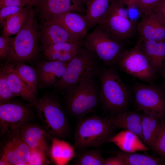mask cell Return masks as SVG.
Wrapping results in <instances>:
<instances>
[{"label":"cell","instance_id":"obj_24","mask_svg":"<svg viewBox=\"0 0 165 165\" xmlns=\"http://www.w3.org/2000/svg\"><path fill=\"white\" fill-rule=\"evenodd\" d=\"M142 111L141 126L144 144L154 151L161 118L155 113Z\"/></svg>","mask_w":165,"mask_h":165},{"label":"cell","instance_id":"obj_10","mask_svg":"<svg viewBox=\"0 0 165 165\" xmlns=\"http://www.w3.org/2000/svg\"><path fill=\"white\" fill-rule=\"evenodd\" d=\"M137 22L124 16L109 7L97 25L113 38L120 41L129 39L137 33Z\"/></svg>","mask_w":165,"mask_h":165},{"label":"cell","instance_id":"obj_35","mask_svg":"<svg viewBox=\"0 0 165 165\" xmlns=\"http://www.w3.org/2000/svg\"><path fill=\"white\" fill-rule=\"evenodd\" d=\"M160 0H138L137 8L140 15L147 13L152 11L155 6Z\"/></svg>","mask_w":165,"mask_h":165},{"label":"cell","instance_id":"obj_18","mask_svg":"<svg viewBox=\"0 0 165 165\" xmlns=\"http://www.w3.org/2000/svg\"><path fill=\"white\" fill-rule=\"evenodd\" d=\"M108 119L115 129H122L131 131L144 143L141 126L142 113L126 111Z\"/></svg>","mask_w":165,"mask_h":165},{"label":"cell","instance_id":"obj_37","mask_svg":"<svg viewBox=\"0 0 165 165\" xmlns=\"http://www.w3.org/2000/svg\"><path fill=\"white\" fill-rule=\"evenodd\" d=\"M152 11L165 26V0H160L153 7Z\"/></svg>","mask_w":165,"mask_h":165},{"label":"cell","instance_id":"obj_33","mask_svg":"<svg viewBox=\"0 0 165 165\" xmlns=\"http://www.w3.org/2000/svg\"><path fill=\"white\" fill-rule=\"evenodd\" d=\"M23 8L9 6L0 8V23L1 25L3 27L10 19L20 12Z\"/></svg>","mask_w":165,"mask_h":165},{"label":"cell","instance_id":"obj_1","mask_svg":"<svg viewBox=\"0 0 165 165\" xmlns=\"http://www.w3.org/2000/svg\"><path fill=\"white\" fill-rule=\"evenodd\" d=\"M99 100L104 109L113 114L126 111L130 101L129 89L112 66L99 72Z\"/></svg>","mask_w":165,"mask_h":165},{"label":"cell","instance_id":"obj_15","mask_svg":"<svg viewBox=\"0 0 165 165\" xmlns=\"http://www.w3.org/2000/svg\"><path fill=\"white\" fill-rule=\"evenodd\" d=\"M59 24L79 40L86 35L88 22L85 15L70 11L54 16L50 20Z\"/></svg>","mask_w":165,"mask_h":165},{"label":"cell","instance_id":"obj_19","mask_svg":"<svg viewBox=\"0 0 165 165\" xmlns=\"http://www.w3.org/2000/svg\"><path fill=\"white\" fill-rule=\"evenodd\" d=\"M68 62L49 61L40 63L37 71L38 81L45 86L54 85L64 74Z\"/></svg>","mask_w":165,"mask_h":165},{"label":"cell","instance_id":"obj_41","mask_svg":"<svg viewBox=\"0 0 165 165\" xmlns=\"http://www.w3.org/2000/svg\"><path fill=\"white\" fill-rule=\"evenodd\" d=\"M26 5L30 6H36L40 0H23Z\"/></svg>","mask_w":165,"mask_h":165},{"label":"cell","instance_id":"obj_21","mask_svg":"<svg viewBox=\"0 0 165 165\" xmlns=\"http://www.w3.org/2000/svg\"><path fill=\"white\" fill-rule=\"evenodd\" d=\"M5 74L8 84L16 96H20L35 105L38 99L32 90L20 77L6 65L1 69Z\"/></svg>","mask_w":165,"mask_h":165},{"label":"cell","instance_id":"obj_38","mask_svg":"<svg viewBox=\"0 0 165 165\" xmlns=\"http://www.w3.org/2000/svg\"><path fill=\"white\" fill-rule=\"evenodd\" d=\"M26 5L23 0H0V8L9 6L24 7Z\"/></svg>","mask_w":165,"mask_h":165},{"label":"cell","instance_id":"obj_26","mask_svg":"<svg viewBox=\"0 0 165 165\" xmlns=\"http://www.w3.org/2000/svg\"><path fill=\"white\" fill-rule=\"evenodd\" d=\"M112 0H89L85 4V16L89 30L97 25L108 10Z\"/></svg>","mask_w":165,"mask_h":165},{"label":"cell","instance_id":"obj_7","mask_svg":"<svg viewBox=\"0 0 165 165\" xmlns=\"http://www.w3.org/2000/svg\"><path fill=\"white\" fill-rule=\"evenodd\" d=\"M141 40L129 50H125L115 64L122 71L141 80L152 83L156 73L152 69L141 48Z\"/></svg>","mask_w":165,"mask_h":165},{"label":"cell","instance_id":"obj_36","mask_svg":"<svg viewBox=\"0 0 165 165\" xmlns=\"http://www.w3.org/2000/svg\"><path fill=\"white\" fill-rule=\"evenodd\" d=\"M13 38L0 37V59L6 58Z\"/></svg>","mask_w":165,"mask_h":165},{"label":"cell","instance_id":"obj_2","mask_svg":"<svg viewBox=\"0 0 165 165\" xmlns=\"http://www.w3.org/2000/svg\"><path fill=\"white\" fill-rule=\"evenodd\" d=\"M116 130L108 118L96 115L79 119L75 135L74 146L79 150L97 147L108 143Z\"/></svg>","mask_w":165,"mask_h":165},{"label":"cell","instance_id":"obj_28","mask_svg":"<svg viewBox=\"0 0 165 165\" xmlns=\"http://www.w3.org/2000/svg\"><path fill=\"white\" fill-rule=\"evenodd\" d=\"M116 156L120 157L125 165H164L163 159L151 156L147 154H140L128 152L122 150L117 151Z\"/></svg>","mask_w":165,"mask_h":165},{"label":"cell","instance_id":"obj_42","mask_svg":"<svg viewBox=\"0 0 165 165\" xmlns=\"http://www.w3.org/2000/svg\"><path fill=\"white\" fill-rule=\"evenodd\" d=\"M161 73L164 78V80L165 82V59L164 61L163 68Z\"/></svg>","mask_w":165,"mask_h":165},{"label":"cell","instance_id":"obj_30","mask_svg":"<svg viewBox=\"0 0 165 165\" xmlns=\"http://www.w3.org/2000/svg\"><path fill=\"white\" fill-rule=\"evenodd\" d=\"M105 160L99 150H84L79 156L75 164L79 165H104Z\"/></svg>","mask_w":165,"mask_h":165},{"label":"cell","instance_id":"obj_3","mask_svg":"<svg viewBox=\"0 0 165 165\" xmlns=\"http://www.w3.org/2000/svg\"><path fill=\"white\" fill-rule=\"evenodd\" d=\"M98 59L83 46L68 62L64 74L53 85L60 90L66 91L84 79L99 75Z\"/></svg>","mask_w":165,"mask_h":165},{"label":"cell","instance_id":"obj_40","mask_svg":"<svg viewBox=\"0 0 165 165\" xmlns=\"http://www.w3.org/2000/svg\"><path fill=\"white\" fill-rule=\"evenodd\" d=\"M123 4L128 9L137 8L138 0H117Z\"/></svg>","mask_w":165,"mask_h":165},{"label":"cell","instance_id":"obj_32","mask_svg":"<svg viewBox=\"0 0 165 165\" xmlns=\"http://www.w3.org/2000/svg\"><path fill=\"white\" fill-rule=\"evenodd\" d=\"M16 97L11 90L6 76L1 70L0 72V103L9 102Z\"/></svg>","mask_w":165,"mask_h":165},{"label":"cell","instance_id":"obj_22","mask_svg":"<svg viewBox=\"0 0 165 165\" xmlns=\"http://www.w3.org/2000/svg\"><path fill=\"white\" fill-rule=\"evenodd\" d=\"M112 142L122 151L128 152L138 151L146 152L151 150L146 145L138 136L128 130H123L114 135L109 141Z\"/></svg>","mask_w":165,"mask_h":165},{"label":"cell","instance_id":"obj_8","mask_svg":"<svg viewBox=\"0 0 165 165\" xmlns=\"http://www.w3.org/2000/svg\"><path fill=\"white\" fill-rule=\"evenodd\" d=\"M38 116L48 132L56 138L64 137L69 130V125L60 104L45 96L38 99L34 105Z\"/></svg>","mask_w":165,"mask_h":165},{"label":"cell","instance_id":"obj_4","mask_svg":"<svg viewBox=\"0 0 165 165\" xmlns=\"http://www.w3.org/2000/svg\"><path fill=\"white\" fill-rule=\"evenodd\" d=\"M37 29L35 11L31 6L24 24L13 37L6 58L9 61L28 60L36 55L38 49Z\"/></svg>","mask_w":165,"mask_h":165},{"label":"cell","instance_id":"obj_12","mask_svg":"<svg viewBox=\"0 0 165 165\" xmlns=\"http://www.w3.org/2000/svg\"><path fill=\"white\" fill-rule=\"evenodd\" d=\"M8 135L0 160L5 161L7 165H28L31 150L22 139L20 131Z\"/></svg>","mask_w":165,"mask_h":165},{"label":"cell","instance_id":"obj_43","mask_svg":"<svg viewBox=\"0 0 165 165\" xmlns=\"http://www.w3.org/2000/svg\"><path fill=\"white\" fill-rule=\"evenodd\" d=\"M79 2H82V3L85 4H86V3L89 0H78Z\"/></svg>","mask_w":165,"mask_h":165},{"label":"cell","instance_id":"obj_34","mask_svg":"<svg viewBox=\"0 0 165 165\" xmlns=\"http://www.w3.org/2000/svg\"><path fill=\"white\" fill-rule=\"evenodd\" d=\"M49 161L46 157L45 153L36 150H31L28 165H40L47 164Z\"/></svg>","mask_w":165,"mask_h":165},{"label":"cell","instance_id":"obj_11","mask_svg":"<svg viewBox=\"0 0 165 165\" xmlns=\"http://www.w3.org/2000/svg\"><path fill=\"white\" fill-rule=\"evenodd\" d=\"M30 116V112L25 106L16 103L0 104V124L3 135L20 131Z\"/></svg>","mask_w":165,"mask_h":165},{"label":"cell","instance_id":"obj_27","mask_svg":"<svg viewBox=\"0 0 165 165\" xmlns=\"http://www.w3.org/2000/svg\"><path fill=\"white\" fill-rule=\"evenodd\" d=\"M6 65L15 72L36 95L38 96V76L37 71L32 67L26 64L23 61L16 62Z\"/></svg>","mask_w":165,"mask_h":165},{"label":"cell","instance_id":"obj_39","mask_svg":"<svg viewBox=\"0 0 165 165\" xmlns=\"http://www.w3.org/2000/svg\"><path fill=\"white\" fill-rule=\"evenodd\" d=\"M104 165H125V164L120 157L116 156L105 159Z\"/></svg>","mask_w":165,"mask_h":165},{"label":"cell","instance_id":"obj_31","mask_svg":"<svg viewBox=\"0 0 165 165\" xmlns=\"http://www.w3.org/2000/svg\"><path fill=\"white\" fill-rule=\"evenodd\" d=\"M154 152L157 153L163 160L165 159V122L162 118L160 119Z\"/></svg>","mask_w":165,"mask_h":165},{"label":"cell","instance_id":"obj_25","mask_svg":"<svg viewBox=\"0 0 165 165\" xmlns=\"http://www.w3.org/2000/svg\"><path fill=\"white\" fill-rule=\"evenodd\" d=\"M50 150V156L54 163L58 165L67 164L75 156L74 148L68 143L53 137Z\"/></svg>","mask_w":165,"mask_h":165},{"label":"cell","instance_id":"obj_9","mask_svg":"<svg viewBox=\"0 0 165 165\" xmlns=\"http://www.w3.org/2000/svg\"><path fill=\"white\" fill-rule=\"evenodd\" d=\"M152 83H138L134 86L135 100L138 108L165 117V91Z\"/></svg>","mask_w":165,"mask_h":165},{"label":"cell","instance_id":"obj_16","mask_svg":"<svg viewBox=\"0 0 165 165\" xmlns=\"http://www.w3.org/2000/svg\"><path fill=\"white\" fill-rule=\"evenodd\" d=\"M41 33V42L44 49L53 45L79 40L63 28L50 20L44 21Z\"/></svg>","mask_w":165,"mask_h":165},{"label":"cell","instance_id":"obj_14","mask_svg":"<svg viewBox=\"0 0 165 165\" xmlns=\"http://www.w3.org/2000/svg\"><path fill=\"white\" fill-rule=\"evenodd\" d=\"M137 31L141 41H165V26L152 11L141 15Z\"/></svg>","mask_w":165,"mask_h":165},{"label":"cell","instance_id":"obj_23","mask_svg":"<svg viewBox=\"0 0 165 165\" xmlns=\"http://www.w3.org/2000/svg\"><path fill=\"white\" fill-rule=\"evenodd\" d=\"M20 134L31 150L45 153L47 149L46 135L42 129L35 125L25 124L21 129Z\"/></svg>","mask_w":165,"mask_h":165},{"label":"cell","instance_id":"obj_17","mask_svg":"<svg viewBox=\"0 0 165 165\" xmlns=\"http://www.w3.org/2000/svg\"><path fill=\"white\" fill-rule=\"evenodd\" d=\"M82 40L51 45L44 49V54L50 61L69 62L83 46Z\"/></svg>","mask_w":165,"mask_h":165},{"label":"cell","instance_id":"obj_13","mask_svg":"<svg viewBox=\"0 0 165 165\" xmlns=\"http://www.w3.org/2000/svg\"><path fill=\"white\" fill-rule=\"evenodd\" d=\"M35 6L39 18L44 21L67 12L81 13L86 11L83 4L78 0H40Z\"/></svg>","mask_w":165,"mask_h":165},{"label":"cell","instance_id":"obj_5","mask_svg":"<svg viewBox=\"0 0 165 165\" xmlns=\"http://www.w3.org/2000/svg\"><path fill=\"white\" fill-rule=\"evenodd\" d=\"M66 91L68 111L79 119L98 105L99 91L94 78L84 79Z\"/></svg>","mask_w":165,"mask_h":165},{"label":"cell","instance_id":"obj_20","mask_svg":"<svg viewBox=\"0 0 165 165\" xmlns=\"http://www.w3.org/2000/svg\"><path fill=\"white\" fill-rule=\"evenodd\" d=\"M141 50L156 73H161L165 59V41H141Z\"/></svg>","mask_w":165,"mask_h":165},{"label":"cell","instance_id":"obj_6","mask_svg":"<svg viewBox=\"0 0 165 165\" xmlns=\"http://www.w3.org/2000/svg\"><path fill=\"white\" fill-rule=\"evenodd\" d=\"M82 41L84 47L108 66L115 64L125 50L123 41L111 37L97 25Z\"/></svg>","mask_w":165,"mask_h":165},{"label":"cell","instance_id":"obj_29","mask_svg":"<svg viewBox=\"0 0 165 165\" xmlns=\"http://www.w3.org/2000/svg\"><path fill=\"white\" fill-rule=\"evenodd\" d=\"M30 6L26 5L20 12L8 20L3 27L1 36L4 37H9L17 33L28 16Z\"/></svg>","mask_w":165,"mask_h":165}]
</instances>
